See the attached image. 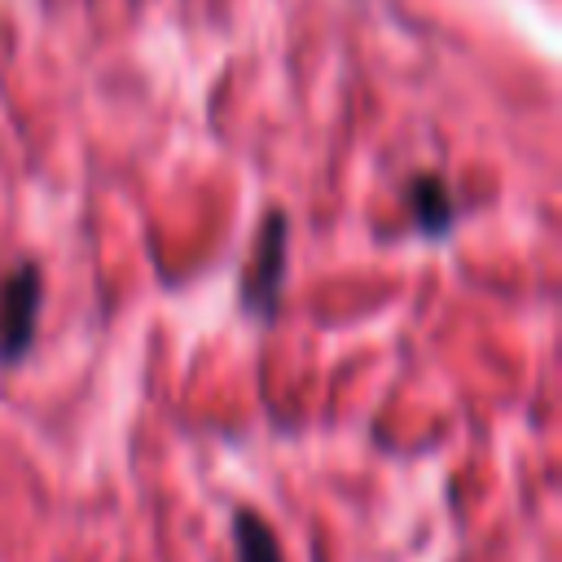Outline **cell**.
<instances>
[{
    "label": "cell",
    "instance_id": "1",
    "mask_svg": "<svg viewBox=\"0 0 562 562\" xmlns=\"http://www.w3.org/2000/svg\"><path fill=\"white\" fill-rule=\"evenodd\" d=\"M40 316V268L18 263L0 277V360H18L35 338Z\"/></svg>",
    "mask_w": 562,
    "mask_h": 562
},
{
    "label": "cell",
    "instance_id": "2",
    "mask_svg": "<svg viewBox=\"0 0 562 562\" xmlns=\"http://www.w3.org/2000/svg\"><path fill=\"white\" fill-rule=\"evenodd\" d=\"M285 215L272 211L250 246V263H246V277H241V303L250 312H272L277 303V290H281V263H285Z\"/></svg>",
    "mask_w": 562,
    "mask_h": 562
},
{
    "label": "cell",
    "instance_id": "4",
    "mask_svg": "<svg viewBox=\"0 0 562 562\" xmlns=\"http://www.w3.org/2000/svg\"><path fill=\"white\" fill-rule=\"evenodd\" d=\"M233 540H237V562H281L272 527L250 509L233 514Z\"/></svg>",
    "mask_w": 562,
    "mask_h": 562
},
{
    "label": "cell",
    "instance_id": "3",
    "mask_svg": "<svg viewBox=\"0 0 562 562\" xmlns=\"http://www.w3.org/2000/svg\"><path fill=\"white\" fill-rule=\"evenodd\" d=\"M404 198H408L413 220H417L426 233H443V228H448V220H452V198H448V189H443L439 176H413Z\"/></svg>",
    "mask_w": 562,
    "mask_h": 562
}]
</instances>
